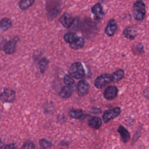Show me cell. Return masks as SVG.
Returning a JSON list of instances; mask_svg holds the SVG:
<instances>
[{
	"label": "cell",
	"mask_w": 149,
	"mask_h": 149,
	"mask_svg": "<svg viewBox=\"0 0 149 149\" xmlns=\"http://www.w3.org/2000/svg\"><path fill=\"white\" fill-rule=\"evenodd\" d=\"M125 76V72L122 69H118L111 74L113 82H118L122 80Z\"/></svg>",
	"instance_id": "9a60e30c"
},
{
	"label": "cell",
	"mask_w": 149,
	"mask_h": 149,
	"mask_svg": "<svg viewBox=\"0 0 149 149\" xmlns=\"http://www.w3.org/2000/svg\"><path fill=\"white\" fill-rule=\"evenodd\" d=\"M118 93V88L115 86L107 87L104 91V97L105 99L111 100L116 97Z\"/></svg>",
	"instance_id": "30bf717a"
},
{
	"label": "cell",
	"mask_w": 149,
	"mask_h": 149,
	"mask_svg": "<svg viewBox=\"0 0 149 149\" xmlns=\"http://www.w3.org/2000/svg\"><path fill=\"white\" fill-rule=\"evenodd\" d=\"M112 82L111 74L104 73L98 76L94 80V86L97 88H101L107 84Z\"/></svg>",
	"instance_id": "3957f363"
},
{
	"label": "cell",
	"mask_w": 149,
	"mask_h": 149,
	"mask_svg": "<svg viewBox=\"0 0 149 149\" xmlns=\"http://www.w3.org/2000/svg\"><path fill=\"white\" fill-rule=\"evenodd\" d=\"M16 98L15 92L10 88H5L0 94V99L3 102H12Z\"/></svg>",
	"instance_id": "5b68a950"
},
{
	"label": "cell",
	"mask_w": 149,
	"mask_h": 149,
	"mask_svg": "<svg viewBox=\"0 0 149 149\" xmlns=\"http://www.w3.org/2000/svg\"><path fill=\"white\" fill-rule=\"evenodd\" d=\"M35 0H20L19 3V8L22 10H26L34 3Z\"/></svg>",
	"instance_id": "ffe728a7"
},
{
	"label": "cell",
	"mask_w": 149,
	"mask_h": 149,
	"mask_svg": "<svg viewBox=\"0 0 149 149\" xmlns=\"http://www.w3.org/2000/svg\"><path fill=\"white\" fill-rule=\"evenodd\" d=\"M91 12L95 20H100L102 19L105 14L102 6L100 2H97L92 6Z\"/></svg>",
	"instance_id": "52a82bcc"
},
{
	"label": "cell",
	"mask_w": 149,
	"mask_h": 149,
	"mask_svg": "<svg viewBox=\"0 0 149 149\" xmlns=\"http://www.w3.org/2000/svg\"><path fill=\"white\" fill-rule=\"evenodd\" d=\"M78 37H79V36H77V34L76 33H72V32L66 33L63 36V39H64L65 41L69 44H71V43L73 42L74 41H75L77 39Z\"/></svg>",
	"instance_id": "d6986e66"
},
{
	"label": "cell",
	"mask_w": 149,
	"mask_h": 149,
	"mask_svg": "<svg viewBox=\"0 0 149 149\" xmlns=\"http://www.w3.org/2000/svg\"><path fill=\"white\" fill-rule=\"evenodd\" d=\"M85 44V40L81 37H79L73 42L69 44L70 47L73 49H79L82 48Z\"/></svg>",
	"instance_id": "e0dca14e"
},
{
	"label": "cell",
	"mask_w": 149,
	"mask_h": 149,
	"mask_svg": "<svg viewBox=\"0 0 149 149\" xmlns=\"http://www.w3.org/2000/svg\"><path fill=\"white\" fill-rule=\"evenodd\" d=\"M70 117L74 119H79L83 115V111L81 109H71L69 112Z\"/></svg>",
	"instance_id": "44dd1931"
},
{
	"label": "cell",
	"mask_w": 149,
	"mask_h": 149,
	"mask_svg": "<svg viewBox=\"0 0 149 149\" xmlns=\"http://www.w3.org/2000/svg\"><path fill=\"white\" fill-rule=\"evenodd\" d=\"M59 22L66 29L72 27L75 22V19L73 18L70 14L65 13L63 14L59 18Z\"/></svg>",
	"instance_id": "8992f818"
},
{
	"label": "cell",
	"mask_w": 149,
	"mask_h": 149,
	"mask_svg": "<svg viewBox=\"0 0 149 149\" xmlns=\"http://www.w3.org/2000/svg\"><path fill=\"white\" fill-rule=\"evenodd\" d=\"M68 72L73 78L81 79L85 76V70L80 62L73 63L69 67Z\"/></svg>",
	"instance_id": "7a4b0ae2"
},
{
	"label": "cell",
	"mask_w": 149,
	"mask_h": 149,
	"mask_svg": "<svg viewBox=\"0 0 149 149\" xmlns=\"http://www.w3.org/2000/svg\"><path fill=\"white\" fill-rule=\"evenodd\" d=\"M148 80H149V76H148Z\"/></svg>",
	"instance_id": "83f0119b"
},
{
	"label": "cell",
	"mask_w": 149,
	"mask_h": 149,
	"mask_svg": "<svg viewBox=\"0 0 149 149\" xmlns=\"http://www.w3.org/2000/svg\"><path fill=\"white\" fill-rule=\"evenodd\" d=\"M22 149H35V146L32 142L27 141L23 144Z\"/></svg>",
	"instance_id": "d4e9b609"
},
{
	"label": "cell",
	"mask_w": 149,
	"mask_h": 149,
	"mask_svg": "<svg viewBox=\"0 0 149 149\" xmlns=\"http://www.w3.org/2000/svg\"><path fill=\"white\" fill-rule=\"evenodd\" d=\"M39 144L41 148L42 149H48L51 147V143L45 139H41Z\"/></svg>",
	"instance_id": "603a6c76"
},
{
	"label": "cell",
	"mask_w": 149,
	"mask_h": 149,
	"mask_svg": "<svg viewBox=\"0 0 149 149\" xmlns=\"http://www.w3.org/2000/svg\"><path fill=\"white\" fill-rule=\"evenodd\" d=\"M73 92V88L72 86H63L59 92V95L63 98H68L70 97Z\"/></svg>",
	"instance_id": "4fadbf2b"
},
{
	"label": "cell",
	"mask_w": 149,
	"mask_h": 149,
	"mask_svg": "<svg viewBox=\"0 0 149 149\" xmlns=\"http://www.w3.org/2000/svg\"><path fill=\"white\" fill-rule=\"evenodd\" d=\"M90 84L89 83L84 79L80 80L77 85V90L79 95H86L89 91Z\"/></svg>",
	"instance_id": "7c38bea8"
},
{
	"label": "cell",
	"mask_w": 149,
	"mask_h": 149,
	"mask_svg": "<svg viewBox=\"0 0 149 149\" xmlns=\"http://www.w3.org/2000/svg\"><path fill=\"white\" fill-rule=\"evenodd\" d=\"M64 83L68 86H72L74 83L73 78L69 74H66L63 77Z\"/></svg>",
	"instance_id": "cb8c5ba5"
},
{
	"label": "cell",
	"mask_w": 149,
	"mask_h": 149,
	"mask_svg": "<svg viewBox=\"0 0 149 149\" xmlns=\"http://www.w3.org/2000/svg\"><path fill=\"white\" fill-rule=\"evenodd\" d=\"M138 34L137 29L135 26H130L125 28L123 31V36L126 38L132 40Z\"/></svg>",
	"instance_id": "8fae6325"
},
{
	"label": "cell",
	"mask_w": 149,
	"mask_h": 149,
	"mask_svg": "<svg viewBox=\"0 0 149 149\" xmlns=\"http://www.w3.org/2000/svg\"><path fill=\"white\" fill-rule=\"evenodd\" d=\"M2 146H3V143H2V141L0 140V149L2 148Z\"/></svg>",
	"instance_id": "4316f807"
},
{
	"label": "cell",
	"mask_w": 149,
	"mask_h": 149,
	"mask_svg": "<svg viewBox=\"0 0 149 149\" xmlns=\"http://www.w3.org/2000/svg\"><path fill=\"white\" fill-rule=\"evenodd\" d=\"M19 40V37L16 36L10 41H8L4 46V52L7 54H12L15 51L16 44Z\"/></svg>",
	"instance_id": "ba28073f"
},
{
	"label": "cell",
	"mask_w": 149,
	"mask_h": 149,
	"mask_svg": "<svg viewBox=\"0 0 149 149\" xmlns=\"http://www.w3.org/2000/svg\"><path fill=\"white\" fill-rule=\"evenodd\" d=\"M88 125L94 129H98L102 125V121L99 117L94 116L89 119L88 121Z\"/></svg>",
	"instance_id": "2e32d148"
},
{
	"label": "cell",
	"mask_w": 149,
	"mask_h": 149,
	"mask_svg": "<svg viewBox=\"0 0 149 149\" xmlns=\"http://www.w3.org/2000/svg\"><path fill=\"white\" fill-rule=\"evenodd\" d=\"M118 24L116 20L113 19H111L108 21V23L105 28L104 32L109 37H111L114 35L116 30H118Z\"/></svg>",
	"instance_id": "9c48e42d"
},
{
	"label": "cell",
	"mask_w": 149,
	"mask_h": 149,
	"mask_svg": "<svg viewBox=\"0 0 149 149\" xmlns=\"http://www.w3.org/2000/svg\"><path fill=\"white\" fill-rule=\"evenodd\" d=\"M48 63H49V61L47 59H43L40 61L39 66H40V70L41 73H43L46 70L48 67Z\"/></svg>",
	"instance_id": "7402d4cb"
},
{
	"label": "cell",
	"mask_w": 149,
	"mask_h": 149,
	"mask_svg": "<svg viewBox=\"0 0 149 149\" xmlns=\"http://www.w3.org/2000/svg\"><path fill=\"white\" fill-rule=\"evenodd\" d=\"M4 149H17L16 146L14 144H7L5 146Z\"/></svg>",
	"instance_id": "484cf974"
},
{
	"label": "cell",
	"mask_w": 149,
	"mask_h": 149,
	"mask_svg": "<svg viewBox=\"0 0 149 149\" xmlns=\"http://www.w3.org/2000/svg\"><path fill=\"white\" fill-rule=\"evenodd\" d=\"M12 26V20L7 17L3 18L0 21V28L3 30L6 31L10 29Z\"/></svg>",
	"instance_id": "ac0fdd59"
},
{
	"label": "cell",
	"mask_w": 149,
	"mask_h": 149,
	"mask_svg": "<svg viewBox=\"0 0 149 149\" xmlns=\"http://www.w3.org/2000/svg\"><path fill=\"white\" fill-rule=\"evenodd\" d=\"M118 132L120 134L122 141L125 143H127L130 139V135L128 130L123 126L120 125L118 129Z\"/></svg>",
	"instance_id": "5bb4252c"
},
{
	"label": "cell",
	"mask_w": 149,
	"mask_h": 149,
	"mask_svg": "<svg viewBox=\"0 0 149 149\" xmlns=\"http://www.w3.org/2000/svg\"><path fill=\"white\" fill-rule=\"evenodd\" d=\"M146 10L144 2L141 0L136 1L133 5V16L137 21H142L146 17Z\"/></svg>",
	"instance_id": "6da1fadb"
},
{
	"label": "cell",
	"mask_w": 149,
	"mask_h": 149,
	"mask_svg": "<svg viewBox=\"0 0 149 149\" xmlns=\"http://www.w3.org/2000/svg\"><path fill=\"white\" fill-rule=\"evenodd\" d=\"M121 112V109L119 107H115L112 109L105 111L102 116V120L105 123L108 122L111 120L116 118Z\"/></svg>",
	"instance_id": "277c9868"
}]
</instances>
